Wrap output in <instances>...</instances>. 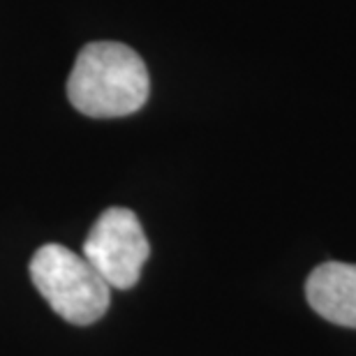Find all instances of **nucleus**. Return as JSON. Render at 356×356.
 Masks as SVG:
<instances>
[{"mask_svg": "<svg viewBox=\"0 0 356 356\" xmlns=\"http://www.w3.org/2000/svg\"><path fill=\"white\" fill-rule=\"evenodd\" d=\"M151 92L146 63L120 42H90L76 56L67 99L90 118H120L139 111Z\"/></svg>", "mask_w": 356, "mask_h": 356, "instance_id": "nucleus-1", "label": "nucleus"}, {"mask_svg": "<svg viewBox=\"0 0 356 356\" xmlns=\"http://www.w3.org/2000/svg\"><path fill=\"white\" fill-rule=\"evenodd\" d=\"M31 277L56 315L74 326L95 324L111 305L109 284L65 245H42L31 259Z\"/></svg>", "mask_w": 356, "mask_h": 356, "instance_id": "nucleus-2", "label": "nucleus"}, {"mask_svg": "<svg viewBox=\"0 0 356 356\" xmlns=\"http://www.w3.org/2000/svg\"><path fill=\"white\" fill-rule=\"evenodd\" d=\"M151 254L144 227L130 209H106L95 220L83 243V259L111 289H130L139 282Z\"/></svg>", "mask_w": 356, "mask_h": 356, "instance_id": "nucleus-3", "label": "nucleus"}, {"mask_svg": "<svg viewBox=\"0 0 356 356\" xmlns=\"http://www.w3.org/2000/svg\"><path fill=\"white\" fill-rule=\"evenodd\" d=\"M310 308L326 322L356 329V264L326 261L305 280Z\"/></svg>", "mask_w": 356, "mask_h": 356, "instance_id": "nucleus-4", "label": "nucleus"}]
</instances>
